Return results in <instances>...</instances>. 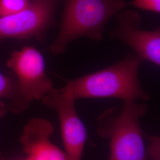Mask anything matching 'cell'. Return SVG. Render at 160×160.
Wrapping results in <instances>:
<instances>
[{"instance_id": "1", "label": "cell", "mask_w": 160, "mask_h": 160, "mask_svg": "<svg viewBox=\"0 0 160 160\" xmlns=\"http://www.w3.org/2000/svg\"><path fill=\"white\" fill-rule=\"evenodd\" d=\"M143 60L130 53L118 63L71 80L60 89L69 93L75 100L80 98H114L125 102L147 101L150 96L139 80V70Z\"/></svg>"}, {"instance_id": "2", "label": "cell", "mask_w": 160, "mask_h": 160, "mask_svg": "<svg viewBox=\"0 0 160 160\" xmlns=\"http://www.w3.org/2000/svg\"><path fill=\"white\" fill-rule=\"evenodd\" d=\"M126 6L125 0H65L59 33L48 49L60 55L81 38L101 41L106 24Z\"/></svg>"}, {"instance_id": "3", "label": "cell", "mask_w": 160, "mask_h": 160, "mask_svg": "<svg viewBox=\"0 0 160 160\" xmlns=\"http://www.w3.org/2000/svg\"><path fill=\"white\" fill-rule=\"evenodd\" d=\"M148 109L145 104L129 102L120 109L111 108L99 115L97 133L109 141V160H146L141 119Z\"/></svg>"}, {"instance_id": "4", "label": "cell", "mask_w": 160, "mask_h": 160, "mask_svg": "<svg viewBox=\"0 0 160 160\" xmlns=\"http://www.w3.org/2000/svg\"><path fill=\"white\" fill-rule=\"evenodd\" d=\"M59 0H32L21 12L0 17V39H42L52 26Z\"/></svg>"}, {"instance_id": "5", "label": "cell", "mask_w": 160, "mask_h": 160, "mask_svg": "<svg viewBox=\"0 0 160 160\" xmlns=\"http://www.w3.org/2000/svg\"><path fill=\"white\" fill-rule=\"evenodd\" d=\"M7 66L16 74L18 91L29 104L34 100H41L53 88L45 72V59L34 47L24 46L13 52Z\"/></svg>"}, {"instance_id": "6", "label": "cell", "mask_w": 160, "mask_h": 160, "mask_svg": "<svg viewBox=\"0 0 160 160\" xmlns=\"http://www.w3.org/2000/svg\"><path fill=\"white\" fill-rule=\"evenodd\" d=\"M41 100L57 112L66 153L72 160H82L87 132L77 112L74 98L68 92L53 87Z\"/></svg>"}, {"instance_id": "7", "label": "cell", "mask_w": 160, "mask_h": 160, "mask_svg": "<svg viewBox=\"0 0 160 160\" xmlns=\"http://www.w3.org/2000/svg\"><path fill=\"white\" fill-rule=\"evenodd\" d=\"M118 22L110 36L131 47L143 61L160 66V27L153 30L141 29V17L137 11L132 10L119 12Z\"/></svg>"}, {"instance_id": "8", "label": "cell", "mask_w": 160, "mask_h": 160, "mask_svg": "<svg viewBox=\"0 0 160 160\" xmlns=\"http://www.w3.org/2000/svg\"><path fill=\"white\" fill-rule=\"evenodd\" d=\"M51 122L35 118L23 129L20 138L23 151L28 160H72L65 151L52 142L51 136L54 132Z\"/></svg>"}, {"instance_id": "9", "label": "cell", "mask_w": 160, "mask_h": 160, "mask_svg": "<svg viewBox=\"0 0 160 160\" xmlns=\"http://www.w3.org/2000/svg\"><path fill=\"white\" fill-rule=\"evenodd\" d=\"M6 98L10 103L8 109L14 113H20L29 107L28 103L18 91L17 80L0 72V98Z\"/></svg>"}, {"instance_id": "10", "label": "cell", "mask_w": 160, "mask_h": 160, "mask_svg": "<svg viewBox=\"0 0 160 160\" xmlns=\"http://www.w3.org/2000/svg\"><path fill=\"white\" fill-rule=\"evenodd\" d=\"M32 0H0V17L21 12L30 4Z\"/></svg>"}, {"instance_id": "11", "label": "cell", "mask_w": 160, "mask_h": 160, "mask_svg": "<svg viewBox=\"0 0 160 160\" xmlns=\"http://www.w3.org/2000/svg\"><path fill=\"white\" fill-rule=\"evenodd\" d=\"M129 5L148 12H160V0H132Z\"/></svg>"}, {"instance_id": "12", "label": "cell", "mask_w": 160, "mask_h": 160, "mask_svg": "<svg viewBox=\"0 0 160 160\" xmlns=\"http://www.w3.org/2000/svg\"><path fill=\"white\" fill-rule=\"evenodd\" d=\"M149 144L147 151L151 160H160V138L157 136H151L148 138Z\"/></svg>"}, {"instance_id": "13", "label": "cell", "mask_w": 160, "mask_h": 160, "mask_svg": "<svg viewBox=\"0 0 160 160\" xmlns=\"http://www.w3.org/2000/svg\"><path fill=\"white\" fill-rule=\"evenodd\" d=\"M7 110L5 103L0 100V119L6 114Z\"/></svg>"}, {"instance_id": "14", "label": "cell", "mask_w": 160, "mask_h": 160, "mask_svg": "<svg viewBox=\"0 0 160 160\" xmlns=\"http://www.w3.org/2000/svg\"><path fill=\"white\" fill-rule=\"evenodd\" d=\"M0 160H9L8 159H7L6 157L4 156V155L2 154V153L1 152V151H0ZM28 160L27 158H25V159H23V160Z\"/></svg>"}]
</instances>
